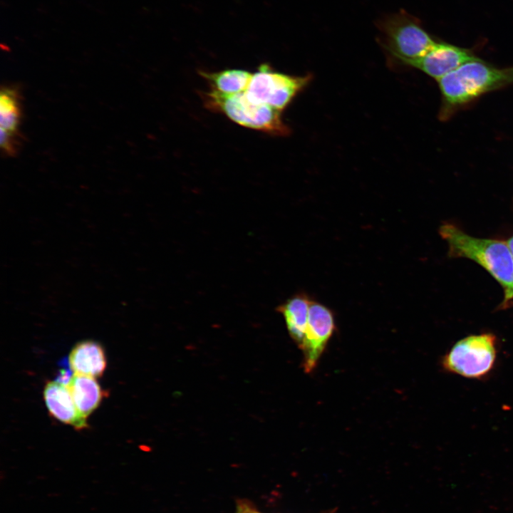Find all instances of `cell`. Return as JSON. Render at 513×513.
<instances>
[{
	"label": "cell",
	"instance_id": "cell-1",
	"mask_svg": "<svg viewBox=\"0 0 513 513\" xmlns=\"http://www.w3.org/2000/svg\"><path fill=\"white\" fill-rule=\"evenodd\" d=\"M437 83L441 95L438 118L446 121L482 95L513 85V66L498 68L476 56Z\"/></svg>",
	"mask_w": 513,
	"mask_h": 513
},
{
	"label": "cell",
	"instance_id": "cell-2",
	"mask_svg": "<svg viewBox=\"0 0 513 513\" xmlns=\"http://www.w3.org/2000/svg\"><path fill=\"white\" fill-rule=\"evenodd\" d=\"M439 233L448 244L450 256L481 265L502 286L504 303L513 299V255L507 242L472 237L451 224L440 226Z\"/></svg>",
	"mask_w": 513,
	"mask_h": 513
},
{
	"label": "cell",
	"instance_id": "cell-3",
	"mask_svg": "<svg viewBox=\"0 0 513 513\" xmlns=\"http://www.w3.org/2000/svg\"><path fill=\"white\" fill-rule=\"evenodd\" d=\"M378 41L388 58L410 66L437 43L415 16L405 10L390 14L377 23Z\"/></svg>",
	"mask_w": 513,
	"mask_h": 513
},
{
	"label": "cell",
	"instance_id": "cell-4",
	"mask_svg": "<svg viewBox=\"0 0 513 513\" xmlns=\"http://www.w3.org/2000/svg\"><path fill=\"white\" fill-rule=\"evenodd\" d=\"M205 107L222 113L234 123L272 135L286 136L291 129L286 125L281 111L266 104L252 101L245 92L224 94L209 89L200 92Z\"/></svg>",
	"mask_w": 513,
	"mask_h": 513
},
{
	"label": "cell",
	"instance_id": "cell-5",
	"mask_svg": "<svg viewBox=\"0 0 513 513\" xmlns=\"http://www.w3.org/2000/svg\"><path fill=\"white\" fill-rule=\"evenodd\" d=\"M496 344L495 336L489 333L465 337L444 356L442 366L445 370L465 378H482L494 366Z\"/></svg>",
	"mask_w": 513,
	"mask_h": 513
},
{
	"label": "cell",
	"instance_id": "cell-6",
	"mask_svg": "<svg viewBox=\"0 0 513 513\" xmlns=\"http://www.w3.org/2000/svg\"><path fill=\"white\" fill-rule=\"evenodd\" d=\"M312 78L311 74L296 76L276 72L264 63L253 73L244 92L252 101L268 105L281 112Z\"/></svg>",
	"mask_w": 513,
	"mask_h": 513
},
{
	"label": "cell",
	"instance_id": "cell-7",
	"mask_svg": "<svg viewBox=\"0 0 513 513\" xmlns=\"http://www.w3.org/2000/svg\"><path fill=\"white\" fill-rule=\"evenodd\" d=\"M336 328L333 311L311 299L304 338L299 347L303 351L305 372L314 370Z\"/></svg>",
	"mask_w": 513,
	"mask_h": 513
},
{
	"label": "cell",
	"instance_id": "cell-8",
	"mask_svg": "<svg viewBox=\"0 0 513 513\" xmlns=\"http://www.w3.org/2000/svg\"><path fill=\"white\" fill-rule=\"evenodd\" d=\"M476 57L472 49L443 41L436 44L409 67L417 68L437 81L464 63Z\"/></svg>",
	"mask_w": 513,
	"mask_h": 513
},
{
	"label": "cell",
	"instance_id": "cell-9",
	"mask_svg": "<svg viewBox=\"0 0 513 513\" xmlns=\"http://www.w3.org/2000/svg\"><path fill=\"white\" fill-rule=\"evenodd\" d=\"M43 398L51 416L77 430L88 427L86 418L78 410L66 385L48 381L43 389Z\"/></svg>",
	"mask_w": 513,
	"mask_h": 513
},
{
	"label": "cell",
	"instance_id": "cell-10",
	"mask_svg": "<svg viewBox=\"0 0 513 513\" xmlns=\"http://www.w3.org/2000/svg\"><path fill=\"white\" fill-rule=\"evenodd\" d=\"M68 362L74 373L95 378L103 374L107 365L103 346L93 340L77 343L69 353Z\"/></svg>",
	"mask_w": 513,
	"mask_h": 513
},
{
	"label": "cell",
	"instance_id": "cell-11",
	"mask_svg": "<svg viewBox=\"0 0 513 513\" xmlns=\"http://www.w3.org/2000/svg\"><path fill=\"white\" fill-rule=\"evenodd\" d=\"M66 386L78 412L86 419L106 395L95 378L84 375L74 373Z\"/></svg>",
	"mask_w": 513,
	"mask_h": 513
},
{
	"label": "cell",
	"instance_id": "cell-12",
	"mask_svg": "<svg viewBox=\"0 0 513 513\" xmlns=\"http://www.w3.org/2000/svg\"><path fill=\"white\" fill-rule=\"evenodd\" d=\"M311 301L308 295L299 293L289 298L278 308L285 319L290 336L299 347L304 338Z\"/></svg>",
	"mask_w": 513,
	"mask_h": 513
},
{
	"label": "cell",
	"instance_id": "cell-13",
	"mask_svg": "<svg viewBox=\"0 0 513 513\" xmlns=\"http://www.w3.org/2000/svg\"><path fill=\"white\" fill-rule=\"evenodd\" d=\"M210 89L224 94H235L247 90L253 73L240 69H227L219 72H199Z\"/></svg>",
	"mask_w": 513,
	"mask_h": 513
},
{
	"label": "cell",
	"instance_id": "cell-14",
	"mask_svg": "<svg viewBox=\"0 0 513 513\" xmlns=\"http://www.w3.org/2000/svg\"><path fill=\"white\" fill-rule=\"evenodd\" d=\"M21 120L20 98L16 89L5 87L0 95L1 130L17 135Z\"/></svg>",
	"mask_w": 513,
	"mask_h": 513
},
{
	"label": "cell",
	"instance_id": "cell-15",
	"mask_svg": "<svg viewBox=\"0 0 513 513\" xmlns=\"http://www.w3.org/2000/svg\"><path fill=\"white\" fill-rule=\"evenodd\" d=\"M16 135L1 130V148L8 155L12 156L17 152L18 140H16Z\"/></svg>",
	"mask_w": 513,
	"mask_h": 513
},
{
	"label": "cell",
	"instance_id": "cell-16",
	"mask_svg": "<svg viewBox=\"0 0 513 513\" xmlns=\"http://www.w3.org/2000/svg\"><path fill=\"white\" fill-rule=\"evenodd\" d=\"M73 374L74 373L71 369L70 366L64 367L63 366V367L59 370L54 380L65 385H67Z\"/></svg>",
	"mask_w": 513,
	"mask_h": 513
},
{
	"label": "cell",
	"instance_id": "cell-17",
	"mask_svg": "<svg viewBox=\"0 0 513 513\" xmlns=\"http://www.w3.org/2000/svg\"><path fill=\"white\" fill-rule=\"evenodd\" d=\"M237 511L239 513H261L252 507L250 504L245 502L238 503Z\"/></svg>",
	"mask_w": 513,
	"mask_h": 513
},
{
	"label": "cell",
	"instance_id": "cell-18",
	"mask_svg": "<svg viewBox=\"0 0 513 513\" xmlns=\"http://www.w3.org/2000/svg\"><path fill=\"white\" fill-rule=\"evenodd\" d=\"M507 242L513 255V236Z\"/></svg>",
	"mask_w": 513,
	"mask_h": 513
},
{
	"label": "cell",
	"instance_id": "cell-19",
	"mask_svg": "<svg viewBox=\"0 0 513 513\" xmlns=\"http://www.w3.org/2000/svg\"><path fill=\"white\" fill-rule=\"evenodd\" d=\"M237 513H239V512L237 511Z\"/></svg>",
	"mask_w": 513,
	"mask_h": 513
}]
</instances>
